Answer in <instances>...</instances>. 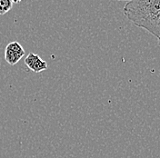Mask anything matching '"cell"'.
<instances>
[{"label": "cell", "instance_id": "6da1fadb", "mask_svg": "<svg viewBox=\"0 0 160 158\" xmlns=\"http://www.w3.org/2000/svg\"><path fill=\"white\" fill-rule=\"evenodd\" d=\"M123 13L134 25L160 39V0H131Z\"/></svg>", "mask_w": 160, "mask_h": 158}, {"label": "cell", "instance_id": "7a4b0ae2", "mask_svg": "<svg viewBox=\"0 0 160 158\" xmlns=\"http://www.w3.org/2000/svg\"><path fill=\"white\" fill-rule=\"evenodd\" d=\"M25 56V50L18 42H10L5 49V60L11 65H17Z\"/></svg>", "mask_w": 160, "mask_h": 158}, {"label": "cell", "instance_id": "3957f363", "mask_svg": "<svg viewBox=\"0 0 160 158\" xmlns=\"http://www.w3.org/2000/svg\"><path fill=\"white\" fill-rule=\"evenodd\" d=\"M25 64L34 73H40L42 71L48 69V64L46 61L42 59L39 56L34 53H30L29 55L26 57Z\"/></svg>", "mask_w": 160, "mask_h": 158}, {"label": "cell", "instance_id": "277c9868", "mask_svg": "<svg viewBox=\"0 0 160 158\" xmlns=\"http://www.w3.org/2000/svg\"><path fill=\"white\" fill-rule=\"evenodd\" d=\"M13 7L12 0H0V16L8 13Z\"/></svg>", "mask_w": 160, "mask_h": 158}, {"label": "cell", "instance_id": "5b68a950", "mask_svg": "<svg viewBox=\"0 0 160 158\" xmlns=\"http://www.w3.org/2000/svg\"><path fill=\"white\" fill-rule=\"evenodd\" d=\"M23 0H12L13 4H19L20 2H22Z\"/></svg>", "mask_w": 160, "mask_h": 158}, {"label": "cell", "instance_id": "8992f818", "mask_svg": "<svg viewBox=\"0 0 160 158\" xmlns=\"http://www.w3.org/2000/svg\"><path fill=\"white\" fill-rule=\"evenodd\" d=\"M118 1H131V0H118Z\"/></svg>", "mask_w": 160, "mask_h": 158}]
</instances>
